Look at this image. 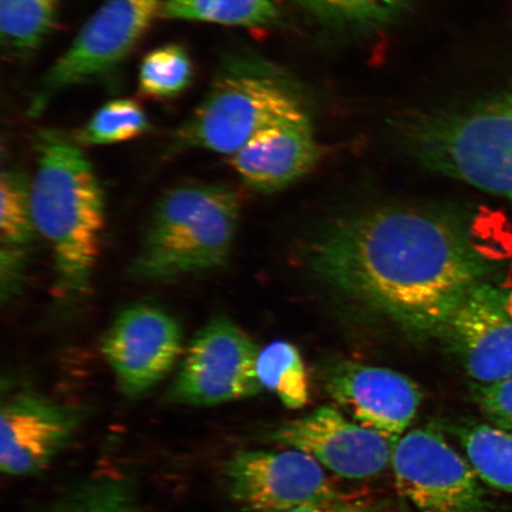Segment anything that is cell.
<instances>
[{
  "instance_id": "cell-1",
  "label": "cell",
  "mask_w": 512,
  "mask_h": 512,
  "mask_svg": "<svg viewBox=\"0 0 512 512\" xmlns=\"http://www.w3.org/2000/svg\"><path fill=\"white\" fill-rule=\"evenodd\" d=\"M307 259L332 290L422 336L443 334L488 270L456 217L411 206L371 208L331 222Z\"/></svg>"
},
{
  "instance_id": "cell-2",
  "label": "cell",
  "mask_w": 512,
  "mask_h": 512,
  "mask_svg": "<svg viewBox=\"0 0 512 512\" xmlns=\"http://www.w3.org/2000/svg\"><path fill=\"white\" fill-rule=\"evenodd\" d=\"M38 166L30 191L35 228L53 251L66 296L88 293L105 226L104 192L75 139L59 131L37 134Z\"/></svg>"
},
{
  "instance_id": "cell-3",
  "label": "cell",
  "mask_w": 512,
  "mask_h": 512,
  "mask_svg": "<svg viewBox=\"0 0 512 512\" xmlns=\"http://www.w3.org/2000/svg\"><path fill=\"white\" fill-rule=\"evenodd\" d=\"M396 139L426 168L512 202V92L392 121Z\"/></svg>"
},
{
  "instance_id": "cell-4",
  "label": "cell",
  "mask_w": 512,
  "mask_h": 512,
  "mask_svg": "<svg viewBox=\"0 0 512 512\" xmlns=\"http://www.w3.org/2000/svg\"><path fill=\"white\" fill-rule=\"evenodd\" d=\"M239 217V197L226 185H187L169 191L153 211L131 265L132 277L171 280L222 266L232 251Z\"/></svg>"
},
{
  "instance_id": "cell-5",
  "label": "cell",
  "mask_w": 512,
  "mask_h": 512,
  "mask_svg": "<svg viewBox=\"0 0 512 512\" xmlns=\"http://www.w3.org/2000/svg\"><path fill=\"white\" fill-rule=\"evenodd\" d=\"M304 115L303 105L279 76L248 57L230 55L172 145L233 156L267 128Z\"/></svg>"
},
{
  "instance_id": "cell-6",
  "label": "cell",
  "mask_w": 512,
  "mask_h": 512,
  "mask_svg": "<svg viewBox=\"0 0 512 512\" xmlns=\"http://www.w3.org/2000/svg\"><path fill=\"white\" fill-rule=\"evenodd\" d=\"M164 0H106L32 93L31 117L67 89L104 80L121 67L160 17Z\"/></svg>"
},
{
  "instance_id": "cell-7",
  "label": "cell",
  "mask_w": 512,
  "mask_h": 512,
  "mask_svg": "<svg viewBox=\"0 0 512 512\" xmlns=\"http://www.w3.org/2000/svg\"><path fill=\"white\" fill-rule=\"evenodd\" d=\"M390 465L396 488L419 512H491L482 480L437 427L403 434Z\"/></svg>"
},
{
  "instance_id": "cell-8",
  "label": "cell",
  "mask_w": 512,
  "mask_h": 512,
  "mask_svg": "<svg viewBox=\"0 0 512 512\" xmlns=\"http://www.w3.org/2000/svg\"><path fill=\"white\" fill-rule=\"evenodd\" d=\"M260 350L229 318L211 319L192 338L170 400L206 407L258 395L264 389L256 375Z\"/></svg>"
},
{
  "instance_id": "cell-9",
  "label": "cell",
  "mask_w": 512,
  "mask_h": 512,
  "mask_svg": "<svg viewBox=\"0 0 512 512\" xmlns=\"http://www.w3.org/2000/svg\"><path fill=\"white\" fill-rule=\"evenodd\" d=\"M230 498L248 512H287L304 505L342 502L322 465L298 450L240 451L229 460Z\"/></svg>"
},
{
  "instance_id": "cell-10",
  "label": "cell",
  "mask_w": 512,
  "mask_h": 512,
  "mask_svg": "<svg viewBox=\"0 0 512 512\" xmlns=\"http://www.w3.org/2000/svg\"><path fill=\"white\" fill-rule=\"evenodd\" d=\"M268 439L309 454L347 479L381 475L392 464L395 441L351 420L335 406H320L302 418L273 428Z\"/></svg>"
},
{
  "instance_id": "cell-11",
  "label": "cell",
  "mask_w": 512,
  "mask_h": 512,
  "mask_svg": "<svg viewBox=\"0 0 512 512\" xmlns=\"http://www.w3.org/2000/svg\"><path fill=\"white\" fill-rule=\"evenodd\" d=\"M177 320L160 307L138 304L121 311L106 331L101 351L123 393L136 399L170 373L182 350Z\"/></svg>"
},
{
  "instance_id": "cell-12",
  "label": "cell",
  "mask_w": 512,
  "mask_h": 512,
  "mask_svg": "<svg viewBox=\"0 0 512 512\" xmlns=\"http://www.w3.org/2000/svg\"><path fill=\"white\" fill-rule=\"evenodd\" d=\"M440 336L473 383L507 379L512 375V290L482 281L466 294Z\"/></svg>"
},
{
  "instance_id": "cell-13",
  "label": "cell",
  "mask_w": 512,
  "mask_h": 512,
  "mask_svg": "<svg viewBox=\"0 0 512 512\" xmlns=\"http://www.w3.org/2000/svg\"><path fill=\"white\" fill-rule=\"evenodd\" d=\"M324 387L352 420L398 441L418 414L424 394L398 371L342 361L325 370Z\"/></svg>"
},
{
  "instance_id": "cell-14",
  "label": "cell",
  "mask_w": 512,
  "mask_h": 512,
  "mask_svg": "<svg viewBox=\"0 0 512 512\" xmlns=\"http://www.w3.org/2000/svg\"><path fill=\"white\" fill-rule=\"evenodd\" d=\"M0 418V467L5 475L16 477L46 469L78 424L72 409L30 393L5 402Z\"/></svg>"
},
{
  "instance_id": "cell-15",
  "label": "cell",
  "mask_w": 512,
  "mask_h": 512,
  "mask_svg": "<svg viewBox=\"0 0 512 512\" xmlns=\"http://www.w3.org/2000/svg\"><path fill=\"white\" fill-rule=\"evenodd\" d=\"M320 147L309 115L267 128L230 156L249 187L262 192L285 189L311 171Z\"/></svg>"
},
{
  "instance_id": "cell-16",
  "label": "cell",
  "mask_w": 512,
  "mask_h": 512,
  "mask_svg": "<svg viewBox=\"0 0 512 512\" xmlns=\"http://www.w3.org/2000/svg\"><path fill=\"white\" fill-rule=\"evenodd\" d=\"M444 427L466 453L482 482L512 494V433L494 425L460 421Z\"/></svg>"
},
{
  "instance_id": "cell-17",
  "label": "cell",
  "mask_w": 512,
  "mask_h": 512,
  "mask_svg": "<svg viewBox=\"0 0 512 512\" xmlns=\"http://www.w3.org/2000/svg\"><path fill=\"white\" fill-rule=\"evenodd\" d=\"M281 18L278 0H164L159 19L261 28Z\"/></svg>"
},
{
  "instance_id": "cell-18",
  "label": "cell",
  "mask_w": 512,
  "mask_h": 512,
  "mask_svg": "<svg viewBox=\"0 0 512 512\" xmlns=\"http://www.w3.org/2000/svg\"><path fill=\"white\" fill-rule=\"evenodd\" d=\"M60 0H0L4 51L27 59L42 47L56 23Z\"/></svg>"
},
{
  "instance_id": "cell-19",
  "label": "cell",
  "mask_w": 512,
  "mask_h": 512,
  "mask_svg": "<svg viewBox=\"0 0 512 512\" xmlns=\"http://www.w3.org/2000/svg\"><path fill=\"white\" fill-rule=\"evenodd\" d=\"M256 375L262 388L277 394L288 409H300L310 401V379L299 350L290 342L275 341L260 350Z\"/></svg>"
},
{
  "instance_id": "cell-20",
  "label": "cell",
  "mask_w": 512,
  "mask_h": 512,
  "mask_svg": "<svg viewBox=\"0 0 512 512\" xmlns=\"http://www.w3.org/2000/svg\"><path fill=\"white\" fill-rule=\"evenodd\" d=\"M194 79V64L181 44L152 50L140 64L139 93L145 98L170 100L181 95Z\"/></svg>"
},
{
  "instance_id": "cell-21",
  "label": "cell",
  "mask_w": 512,
  "mask_h": 512,
  "mask_svg": "<svg viewBox=\"0 0 512 512\" xmlns=\"http://www.w3.org/2000/svg\"><path fill=\"white\" fill-rule=\"evenodd\" d=\"M150 121L144 108L131 99L106 102L76 134L83 146L125 143L149 131Z\"/></svg>"
},
{
  "instance_id": "cell-22",
  "label": "cell",
  "mask_w": 512,
  "mask_h": 512,
  "mask_svg": "<svg viewBox=\"0 0 512 512\" xmlns=\"http://www.w3.org/2000/svg\"><path fill=\"white\" fill-rule=\"evenodd\" d=\"M319 23L335 29H379L398 18L382 0H292Z\"/></svg>"
},
{
  "instance_id": "cell-23",
  "label": "cell",
  "mask_w": 512,
  "mask_h": 512,
  "mask_svg": "<svg viewBox=\"0 0 512 512\" xmlns=\"http://www.w3.org/2000/svg\"><path fill=\"white\" fill-rule=\"evenodd\" d=\"M0 234L5 247L18 249L27 245L34 233L30 194L17 175L4 172L0 181Z\"/></svg>"
},
{
  "instance_id": "cell-24",
  "label": "cell",
  "mask_w": 512,
  "mask_h": 512,
  "mask_svg": "<svg viewBox=\"0 0 512 512\" xmlns=\"http://www.w3.org/2000/svg\"><path fill=\"white\" fill-rule=\"evenodd\" d=\"M49 512H138L131 486L123 480H95Z\"/></svg>"
},
{
  "instance_id": "cell-25",
  "label": "cell",
  "mask_w": 512,
  "mask_h": 512,
  "mask_svg": "<svg viewBox=\"0 0 512 512\" xmlns=\"http://www.w3.org/2000/svg\"><path fill=\"white\" fill-rule=\"evenodd\" d=\"M471 392L490 424L512 433V375L496 383H473Z\"/></svg>"
},
{
  "instance_id": "cell-26",
  "label": "cell",
  "mask_w": 512,
  "mask_h": 512,
  "mask_svg": "<svg viewBox=\"0 0 512 512\" xmlns=\"http://www.w3.org/2000/svg\"><path fill=\"white\" fill-rule=\"evenodd\" d=\"M287 512H374L370 508L362 507V505L345 504L343 502L328 504H311L304 505Z\"/></svg>"
},
{
  "instance_id": "cell-27",
  "label": "cell",
  "mask_w": 512,
  "mask_h": 512,
  "mask_svg": "<svg viewBox=\"0 0 512 512\" xmlns=\"http://www.w3.org/2000/svg\"><path fill=\"white\" fill-rule=\"evenodd\" d=\"M382 2L386 4L390 10H393L396 15L400 16L403 11L408 9L412 0H382Z\"/></svg>"
}]
</instances>
